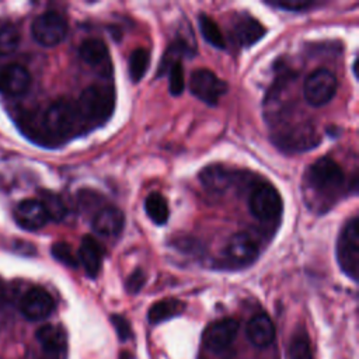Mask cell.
<instances>
[{"instance_id":"obj_1","label":"cell","mask_w":359,"mask_h":359,"mask_svg":"<svg viewBox=\"0 0 359 359\" xmlns=\"http://www.w3.org/2000/svg\"><path fill=\"white\" fill-rule=\"evenodd\" d=\"M344 181L342 168L330 157H321L314 161L306 174V188L321 201L332 199L344 185Z\"/></svg>"},{"instance_id":"obj_2","label":"cell","mask_w":359,"mask_h":359,"mask_svg":"<svg viewBox=\"0 0 359 359\" xmlns=\"http://www.w3.org/2000/svg\"><path fill=\"white\" fill-rule=\"evenodd\" d=\"M80 121L84 123H101L107 121L114 109V91L104 86H90L76 104Z\"/></svg>"},{"instance_id":"obj_3","label":"cell","mask_w":359,"mask_h":359,"mask_svg":"<svg viewBox=\"0 0 359 359\" xmlns=\"http://www.w3.org/2000/svg\"><path fill=\"white\" fill-rule=\"evenodd\" d=\"M337 259L341 269L356 282L359 269V224L358 217L346 222L337 241Z\"/></svg>"},{"instance_id":"obj_4","label":"cell","mask_w":359,"mask_h":359,"mask_svg":"<svg viewBox=\"0 0 359 359\" xmlns=\"http://www.w3.org/2000/svg\"><path fill=\"white\" fill-rule=\"evenodd\" d=\"M80 122L76 104L69 101H57L43 114V126L52 136H67L76 130Z\"/></svg>"},{"instance_id":"obj_5","label":"cell","mask_w":359,"mask_h":359,"mask_svg":"<svg viewBox=\"0 0 359 359\" xmlns=\"http://www.w3.org/2000/svg\"><path fill=\"white\" fill-rule=\"evenodd\" d=\"M273 142L287 153H300L316 147L320 143V136L310 123H297L279 130L273 136Z\"/></svg>"},{"instance_id":"obj_6","label":"cell","mask_w":359,"mask_h":359,"mask_svg":"<svg viewBox=\"0 0 359 359\" xmlns=\"http://www.w3.org/2000/svg\"><path fill=\"white\" fill-rule=\"evenodd\" d=\"M337 77L328 69H317L304 81L303 93L310 105L321 107L330 102L337 93Z\"/></svg>"},{"instance_id":"obj_7","label":"cell","mask_w":359,"mask_h":359,"mask_svg":"<svg viewBox=\"0 0 359 359\" xmlns=\"http://www.w3.org/2000/svg\"><path fill=\"white\" fill-rule=\"evenodd\" d=\"M31 34L42 46H56L67 34V22L63 15L55 11H48L38 15L32 25Z\"/></svg>"},{"instance_id":"obj_8","label":"cell","mask_w":359,"mask_h":359,"mask_svg":"<svg viewBox=\"0 0 359 359\" xmlns=\"http://www.w3.org/2000/svg\"><path fill=\"white\" fill-rule=\"evenodd\" d=\"M250 210L261 222H271L282 212V198L269 184H259L250 195Z\"/></svg>"},{"instance_id":"obj_9","label":"cell","mask_w":359,"mask_h":359,"mask_svg":"<svg viewBox=\"0 0 359 359\" xmlns=\"http://www.w3.org/2000/svg\"><path fill=\"white\" fill-rule=\"evenodd\" d=\"M189 88L198 100L209 105H216L220 97L226 94L227 84L213 72L208 69H199L191 74Z\"/></svg>"},{"instance_id":"obj_10","label":"cell","mask_w":359,"mask_h":359,"mask_svg":"<svg viewBox=\"0 0 359 359\" xmlns=\"http://www.w3.org/2000/svg\"><path fill=\"white\" fill-rule=\"evenodd\" d=\"M53 309V297L42 287L29 289L20 302V310L22 316L31 321H39L49 317Z\"/></svg>"},{"instance_id":"obj_11","label":"cell","mask_w":359,"mask_h":359,"mask_svg":"<svg viewBox=\"0 0 359 359\" xmlns=\"http://www.w3.org/2000/svg\"><path fill=\"white\" fill-rule=\"evenodd\" d=\"M259 247L257 240L247 231L236 233L230 237L226 245V257L233 265L244 266L255 261L258 257Z\"/></svg>"},{"instance_id":"obj_12","label":"cell","mask_w":359,"mask_h":359,"mask_svg":"<svg viewBox=\"0 0 359 359\" xmlns=\"http://www.w3.org/2000/svg\"><path fill=\"white\" fill-rule=\"evenodd\" d=\"M238 331V323L233 318H222L212 323L203 332L202 341L206 348L215 352H222L227 349Z\"/></svg>"},{"instance_id":"obj_13","label":"cell","mask_w":359,"mask_h":359,"mask_svg":"<svg viewBox=\"0 0 359 359\" xmlns=\"http://www.w3.org/2000/svg\"><path fill=\"white\" fill-rule=\"evenodd\" d=\"M36 339L48 359H65L67 352V337L60 325L46 324L36 331Z\"/></svg>"},{"instance_id":"obj_14","label":"cell","mask_w":359,"mask_h":359,"mask_svg":"<svg viewBox=\"0 0 359 359\" xmlns=\"http://www.w3.org/2000/svg\"><path fill=\"white\" fill-rule=\"evenodd\" d=\"M31 84L29 72L17 63L0 69V93L8 97H18L27 93Z\"/></svg>"},{"instance_id":"obj_15","label":"cell","mask_w":359,"mask_h":359,"mask_svg":"<svg viewBox=\"0 0 359 359\" xmlns=\"http://www.w3.org/2000/svg\"><path fill=\"white\" fill-rule=\"evenodd\" d=\"M79 55L83 62L94 67L101 76L108 77L111 74L112 65L109 60V52L107 45L101 39L90 38L83 41L79 48Z\"/></svg>"},{"instance_id":"obj_16","label":"cell","mask_w":359,"mask_h":359,"mask_svg":"<svg viewBox=\"0 0 359 359\" xmlns=\"http://www.w3.org/2000/svg\"><path fill=\"white\" fill-rule=\"evenodd\" d=\"M14 219L25 230H38L46 224L48 215L38 199H24L14 209Z\"/></svg>"},{"instance_id":"obj_17","label":"cell","mask_w":359,"mask_h":359,"mask_svg":"<svg viewBox=\"0 0 359 359\" xmlns=\"http://www.w3.org/2000/svg\"><path fill=\"white\" fill-rule=\"evenodd\" d=\"M125 224V215L116 206H105L100 209L93 217V229L95 233L114 237L118 236Z\"/></svg>"},{"instance_id":"obj_18","label":"cell","mask_w":359,"mask_h":359,"mask_svg":"<svg viewBox=\"0 0 359 359\" xmlns=\"http://www.w3.org/2000/svg\"><path fill=\"white\" fill-rule=\"evenodd\" d=\"M104 257L102 245L91 236H86L81 240L79 248V261L84 266L88 276L95 278L101 269Z\"/></svg>"},{"instance_id":"obj_19","label":"cell","mask_w":359,"mask_h":359,"mask_svg":"<svg viewBox=\"0 0 359 359\" xmlns=\"http://www.w3.org/2000/svg\"><path fill=\"white\" fill-rule=\"evenodd\" d=\"M247 337L250 342L258 348L271 345L275 339V327L272 320L265 314H255L247 324Z\"/></svg>"},{"instance_id":"obj_20","label":"cell","mask_w":359,"mask_h":359,"mask_svg":"<svg viewBox=\"0 0 359 359\" xmlns=\"http://www.w3.org/2000/svg\"><path fill=\"white\" fill-rule=\"evenodd\" d=\"M233 32L241 45L251 46L264 36L265 28L259 21H257L251 15L240 14L233 22Z\"/></svg>"},{"instance_id":"obj_21","label":"cell","mask_w":359,"mask_h":359,"mask_svg":"<svg viewBox=\"0 0 359 359\" xmlns=\"http://www.w3.org/2000/svg\"><path fill=\"white\" fill-rule=\"evenodd\" d=\"M199 180L202 185L212 191V192H224L229 189V187L234 182V172L223 165H208L205 167L201 174Z\"/></svg>"},{"instance_id":"obj_22","label":"cell","mask_w":359,"mask_h":359,"mask_svg":"<svg viewBox=\"0 0 359 359\" xmlns=\"http://www.w3.org/2000/svg\"><path fill=\"white\" fill-rule=\"evenodd\" d=\"M184 303L177 300V299H164L160 302H156L147 313V318L151 324H158L165 320H170L178 314L182 313L184 310Z\"/></svg>"},{"instance_id":"obj_23","label":"cell","mask_w":359,"mask_h":359,"mask_svg":"<svg viewBox=\"0 0 359 359\" xmlns=\"http://www.w3.org/2000/svg\"><path fill=\"white\" fill-rule=\"evenodd\" d=\"M144 210L150 220L158 226L164 224L168 220L170 209L165 198L158 192H151L144 201Z\"/></svg>"},{"instance_id":"obj_24","label":"cell","mask_w":359,"mask_h":359,"mask_svg":"<svg viewBox=\"0 0 359 359\" xmlns=\"http://www.w3.org/2000/svg\"><path fill=\"white\" fill-rule=\"evenodd\" d=\"M198 21H199L201 34L205 38V41L209 42L215 48L223 49L226 46V42H224L223 34H222L219 25L216 24V21L206 14H199Z\"/></svg>"},{"instance_id":"obj_25","label":"cell","mask_w":359,"mask_h":359,"mask_svg":"<svg viewBox=\"0 0 359 359\" xmlns=\"http://www.w3.org/2000/svg\"><path fill=\"white\" fill-rule=\"evenodd\" d=\"M290 359H313L309 335L304 330L294 331L289 344Z\"/></svg>"},{"instance_id":"obj_26","label":"cell","mask_w":359,"mask_h":359,"mask_svg":"<svg viewBox=\"0 0 359 359\" xmlns=\"http://www.w3.org/2000/svg\"><path fill=\"white\" fill-rule=\"evenodd\" d=\"M39 202L42 203L49 220L60 222L65 219L67 210H66V206L59 195L52 194V192H42Z\"/></svg>"},{"instance_id":"obj_27","label":"cell","mask_w":359,"mask_h":359,"mask_svg":"<svg viewBox=\"0 0 359 359\" xmlns=\"http://www.w3.org/2000/svg\"><path fill=\"white\" fill-rule=\"evenodd\" d=\"M150 56L143 48L135 49L129 56V76L133 83L140 81L149 67Z\"/></svg>"},{"instance_id":"obj_28","label":"cell","mask_w":359,"mask_h":359,"mask_svg":"<svg viewBox=\"0 0 359 359\" xmlns=\"http://www.w3.org/2000/svg\"><path fill=\"white\" fill-rule=\"evenodd\" d=\"M20 43L18 29L7 21H0V55L11 53Z\"/></svg>"},{"instance_id":"obj_29","label":"cell","mask_w":359,"mask_h":359,"mask_svg":"<svg viewBox=\"0 0 359 359\" xmlns=\"http://www.w3.org/2000/svg\"><path fill=\"white\" fill-rule=\"evenodd\" d=\"M168 88L172 95H180L184 91L185 87V79H184V69L180 60L174 62L170 66V76H168Z\"/></svg>"},{"instance_id":"obj_30","label":"cell","mask_w":359,"mask_h":359,"mask_svg":"<svg viewBox=\"0 0 359 359\" xmlns=\"http://www.w3.org/2000/svg\"><path fill=\"white\" fill-rule=\"evenodd\" d=\"M52 255L62 264L76 268L79 266V258H76L70 245L66 243H56L52 245Z\"/></svg>"},{"instance_id":"obj_31","label":"cell","mask_w":359,"mask_h":359,"mask_svg":"<svg viewBox=\"0 0 359 359\" xmlns=\"http://www.w3.org/2000/svg\"><path fill=\"white\" fill-rule=\"evenodd\" d=\"M268 4L285 8V10H292V11H299V10H306L309 7H313L316 3L311 0H271Z\"/></svg>"},{"instance_id":"obj_32","label":"cell","mask_w":359,"mask_h":359,"mask_svg":"<svg viewBox=\"0 0 359 359\" xmlns=\"http://www.w3.org/2000/svg\"><path fill=\"white\" fill-rule=\"evenodd\" d=\"M111 323L115 327L116 334H118L121 341H126L132 335L130 325H129V323H128V320L125 317L114 314V316H111Z\"/></svg>"},{"instance_id":"obj_33","label":"cell","mask_w":359,"mask_h":359,"mask_svg":"<svg viewBox=\"0 0 359 359\" xmlns=\"http://www.w3.org/2000/svg\"><path fill=\"white\" fill-rule=\"evenodd\" d=\"M144 283V273L140 269H136L126 279V289L129 293H137Z\"/></svg>"}]
</instances>
